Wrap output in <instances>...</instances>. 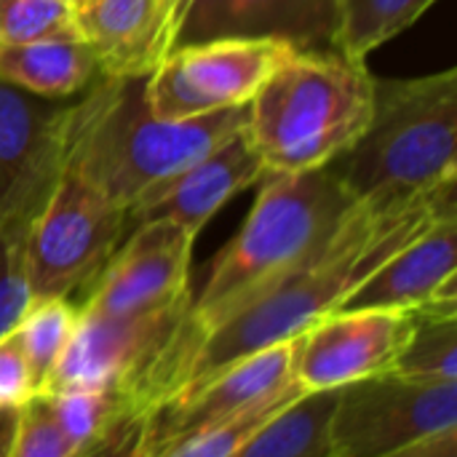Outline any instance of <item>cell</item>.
Here are the masks:
<instances>
[{
	"label": "cell",
	"instance_id": "cell-2",
	"mask_svg": "<svg viewBox=\"0 0 457 457\" xmlns=\"http://www.w3.org/2000/svg\"><path fill=\"white\" fill-rule=\"evenodd\" d=\"M353 204L329 166L260 179L246 222L212 260L201 295L190 303L134 396L142 423L171 396L174 378L195 345L244 303L319 252Z\"/></svg>",
	"mask_w": 457,
	"mask_h": 457
},
{
	"label": "cell",
	"instance_id": "cell-24",
	"mask_svg": "<svg viewBox=\"0 0 457 457\" xmlns=\"http://www.w3.org/2000/svg\"><path fill=\"white\" fill-rule=\"evenodd\" d=\"M80 37L70 0H0V46Z\"/></svg>",
	"mask_w": 457,
	"mask_h": 457
},
{
	"label": "cell",
	"instance_id": "cell-20",
	"mask_svg": "<svg viewBox=\"0 0 457 457\" xmlns=\"http://www.w3.org/2000/svg\"><path fill=\"white\" fill-rule=\"evenodd\" d=\"M337 391L303 394L230 457H329V420Z\"/></svg>",
	"mask_w": 457,
	"mask_h": 457
},
{
	"label": "cell",
	"instance_id": "cell-21",
	"mask_svg": "<svg viewBox=\"0 0 457 457\" xmlns=\"http://www.w3.org/2000/svg\"><path fill=\"white\" fill-rule=\"evenodd\" d=\"M439 0H337L332 48L364 62L372 51L410 29Z\"/></svg>",
	"mask_w": 457,
	"mask_h": 457
},
{
	"label": "cell",
	"instance_id": "cell-8",
	"mask_svg": "<svg viewBox=\"0 0 457 457\" xmlns=\"http://www.w3.org/2000/svg\"><path fill=\"white\" fill-rule=\"evenodd\" d=\"M297 54L284 40L220 37L177 46L147 78L145 102L161 120L246 107L265 80Z\"/></svg>",
	"mask_w": 457,
	"mask_h": 457
},
{
	"label": "cell",
	"instance_id": "cell-6",
	"mask_svg": "<svg viewBox=\"0 0 457 457\" xmlns=\"http://www.w3.org/2000/svg\"><path fill=\"white\" fill-rule=\"evenodd\" d=\"M126 209L104 198L78 171L64 169L51 198L24 236L32 300L86 292L120 244Z\"/></svg>",
	"mask_w": 457,
	"mask_h": 457
},
{
	"label": "cell",
	"instance_id": "cell-15",
	"mask_svg": "<svg viewBox=\"0 0 457 457\" xmlns=\"http://www.w3.org/2000/svg\"><path fill=\"white\" fill-rule=\"evenodd\" d=\"M262 177L265 166L244 126L179 174L150 187L129 209V222L171 220L198 236L230 198L260 185Z\"/></svg>",
	"mask_w": 457,
	"mask_h": 457
},
{
	"label": "cell",
	"instance_id": "cell-5",
	"mask_svg": "<svg viewBox=\"0 0 457 457\" xmlns=\"http://www.w3.org/2000/svg\"><path fill=\"white\" fill-rule=\"evenodd\" d=\"M375 75L340 51H297L246 104V134L265 174H300L337 161L364 134Z\"/></svg>",
	"mask_w": 457,
	"mask_h": 457
},
{
	"label": "cell",
	"instance_id": "cell-26",
	"mask_svg": "<svg viewBox=\"0 0 457 457\" xmlns=\"http://www.w3.org/2000/svg\"><path fill=\"white\" fill-rule=\"evenodd\" d=\"M29 303L32 292L24 265V236L0 233V337L16 329Z\"/></svg>",
	"mask_w": 457,
	"mask_h": 457
},
{
	"label": "cell",
	"instance_id": "cell-12",
	"mask_svg": "<svg viewBox=\"0 0 457 457\" xmlns=\"http://www.w3.org/2000/svg\"><path fill=\"white\" fill-rule=\"evenodd\" d=\"M187 308L190 305L150 313V316H126V319L96 316L78 308L75 332L56 370L51 372L43 394L59 388L115 391L123 394L134 407V396L147 370L166 348V343L174 337Z\"/></svg>",
	"mask_w": 457,
	"mask_h": 457
},
{
	"label": "cell",
	"instance_id": "cell-3",
	"mask_svg": "<svg viewBox=\"0 0 457 457\" xmlns=\"http://www.w3.org/2000/svg\"><path fill=\"white\" fill-rule=\"evenodd\" d=\"M249 110L161 120L147 110L145 78L99 75L70 102L67 169L78 171L115 206L129 209L155 185L204 158L246 126Z\"/></svg>",
	"mask_w": 457,
	"mask_h": 457
},
{
	"label": "cell",
	"instance_id": "cell-1",
	"mask_svg": "<svg viewBox=\"0 0 457 457\" xmlns=\"http://www.w3.org/2000/svg\"><path fill=\"white\" fill-rule=\"evenodd\" d=\"M445 214H457L455 182L388 206L353 204L319 252L244 303L195 345L174 378L171 396L252 353L292 343L319 319L340 311L386 260Z\"/></svg>",
	"mask_w": 457,
	"mask_h": 457
},
{
	"label": "cell",
	"instance_id": "cell-28",
	"mask_svg": "<svg viewBox=\"0 0 457 457\" xmlns=\"http://www.w3.org/2000/svg\"><path fill=\"white\" fill-rule=\"evenodd\" d=\"M391 457H457V431L439 434L428 442H420V445Z\"/></svg>",
	"mask_w": 457,
	"mask_h": 457
},
{
	"label": "cell",
	"instance_id": "cell-19",
	"mask_svg": "<svg viewBox=\"0 0 457 457\" xmlns=\"http://www.w3.org/2000/svg\"><path fill=\"white\" fill-rule=\"evenodd\" d=\"M99 78L96 59L80 37L0 46V80L43 99H70Z\"/></svg>",
	"mask_w": 457,
	"mask_h": 457
},
{
	"label": "cell",
	"instance_id": "cell-25",
	"mask_svg": "<svg viewBox=\"0 0 457 457\" xmlns=\"http://www.w3.org/2000/svg\"><path fill=\"white\" fill-rule=\"evenodd\" d=\"M0 457H78L51 420L43 399L0 412Z\"/></svg>",
	"mask_w": 457,
	"mask_h": 457
},
{
	"label": "cell",
	"instance_id": "cell-11",
	"mask_svg": "<svg viewBox=\"0 0 457 457\" xmlns=\"http://www.w3.org/2000/svg\"><path fill=\"white\" fill-rule=\"evenodd\" d=\"M198 236L171 220L137 222L78 305L96 316H150L193 303L190 260Z\"/></svg>",
	"mask_w": 457,
	"mask_h": 457
},
{
	"label": "cell",
	"instance_id": "cell-4",
	"mask_svg": "<svg viewBox=\"0 0 457 457\" xmlns=\"http://www.w3.org/2000/svg\"><path fill=\"white\" fill-rule=\"evenodd\" d=\"M356 204L388 206L457 182V70L375 80L364 134L329 163Z\"/></svg>",
	"mask_w": 457,
	"mask_h": 457
},
{
	"label": "cell",
	"instance_id": "cell-23",
	"mask_svg": "<svg viewBox=\"0 0 457 457\" xmlns=\"http://www.w3.org/2000/svg\"><path fill=\"white\" fill-rule=\"evenodd\" d=\"M78 324V305L67 297H43L32 300L24 316L19 319L13 335L19 348L32 370L37 396L43 394L51 372L56 370L72 332Z\"/></svg>",
	"mask_w": 457,
	"mask_h": 457
},
{
	"label": "cell",
	"instance_id": "cell-10",
	"mask_svg": "<svg viewBox=\"0 0 457 457\" xmlns=\"http://www.w3.org/2000/svg\"><path fill=\"white\" fill-rule=\"evenodd\" d=\"M292 353L295 340L252 353L177 391L145 418L131 457L158 455L187 436L230 423L273 399L297 391L300 386L292 375Z\"/></svg>",
	"mask_w": 457,
	"mask_h": 457
},
{
	"label": "cell",
	"instance_id": "cell-9",
	"mask_svg": "<svg viewBox=\"0 0 457 457\" xmlns=\"http://www.w3.org/2000/svg\"><path fill=\"white\" fill-rule=\"evenodd\" d=\"M70 102L0 80V233L27 236L67 169Z\"/></svg>",
	"mask_w": 457,
	"mask_h": 457
},
{
	"label": "cell",
	"instance_id": "cell-27",
	"mask_svg": "<svg viewBox=\"0 0 457 457\" xmlns=\"http://www.w3.org/2000/svg\"><path fill=\"white\" fill-rule=\"evenodd\" d=\"M37 399L32 370L13 332L0 337V412L19 410Z\"/></svg>",
	"mask_w": 457,
	"mask_h": 457
},
{
	"label": "cell",
	"instance_id": "cell-14",
	"mask_svg": "<svg viewBox=\"0 0 457 457\" xmlns=\"http://www.w3.org/2000/svg\"><path fill=\"white\" fill-rule=\"evenodd\" d=\"M190 0H88L75 11L99 75L147 78L177 43Z\"/></svg>",
	"mask_w": 457,
	"mask_h": 457
},
{
	"label": "cell",
	"instance_id": "cell-29",
	"mask_svg": "<svg viewBox=\"0 0 457 457\" xmlns=\"http://www.w3.org/2000/svg\"><path fill=\"white\" fill-rule=\"evenodd\" d=\"M70 3H72V8H75V11H78V8H80V5H86V3H88V0H70Z\"/></svg>",
	"mask_w": 457,
	"mask_h": 457
},
{
	"label": "cell",
	"instance_id": "cell-7",
	"mask_svg": "<svg viewBox=\"0 0 457 457\" xmlns=\"http://www.w3.org/2000/svg\"><path fill=\"white\" fill-rule=\"evenodd\" d=\"M447 431H457V383L383 372L337 388L329 457H391Z\"/></svg>",
	"mask_w": 457,
	"mask_h": 457
},
{
	"label": "cell",
	"instance_id": "cell-22",
	"mask_svg": "<svg viewBox=\"0 0 457 457\" xmlns=\"http://www.w3.org/2000/svg\"><path fill=\"white\" fill-rule=\"evenodd\" d=\"M415 313V327L402 345L391 372L412 380L457 383V303Z\"/></svg>",
	"mask_w": 457,
	"mask_h": 457
},
{
	"label": "cell",
	"instance_id": "cell-17",
	"mask_svg": "<svg viewBox=\"0 0 457 457\" xmlns=\"http://www.w3.org/2000/svg\"><path fill=\"white\" fill-rule=\"evenodd\" d=\"M457 214H445L386 260L340 311H423L457 303Z\"/></svg>",
	"mask_w": 457,
	"mask_h": 457
},
{
	"label": "cell",
	"instance_id": "cell-18",
	"mask_svg": "<svg viewBox=\"0 0 457 457\" xmlns=\"http://www.w3.org/2000/svg\"><path fill=\"white\" fill-rule=\"evenodd\" d=\"M51 420L78 457H131L142 418L123 394L59 388L40 396Z\"/></svg>",
	"mask_w": 457,
	"mask_h": 457
},
{
	"label": "cell",
	"instance_id": "cell-16",
	"mask_svg": "<svg viewBox=\"0 0 457 457\" xmlns=\"http://www.w3.org/2000/svg\"><path fill=\"white\" fill-rule=\"evenodd\" d=\"M337 27V0H190L177 46L220 37L284 40L297 51H327Z\"/></svg>",
	"mask_w": 457,
	"mask_h": 457
},
{
	"label": "cell",
	"instance_id": "cell-13",
	"mask_svg": "<svg viewBox=\"0 0 457 457\" xmlns=\"http://www.w3.org/2000/svg\"><path fill=\"white\" fill-rule=\"evenodd\" d=\"M412 327L410 311H335L295 337V383L316 394L391 372Z\"/></svg>",
	"mask_w": 457,
	"mask_h": 457
}]
</instances>
